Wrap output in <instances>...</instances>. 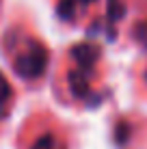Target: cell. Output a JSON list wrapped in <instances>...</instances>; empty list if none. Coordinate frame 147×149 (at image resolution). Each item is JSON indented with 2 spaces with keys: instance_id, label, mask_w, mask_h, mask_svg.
<instances>
[{
  "instance_id": "6da1fadb",
  "label": "cell",
  "mask_w": 147,
  "mask_h": 149,
  "mask_svg": "<svg viewBox=\"0 0 147 149\" xmlns=\"http://www.w3.org/2000/svg\"><path fill=\"white\" fill-rule=\"evenodd\" d=\"M48 65V50L39 41H33L22 54L13 58V71L24 80H35L45 71Z\"/></svg>"
},
{
  "instance_id": "7a4b0ae2",
  "label": "cell",
  "mask_w": 147,
  "mask_h": 149,
  "mask_svg": "<svg viewBox=\"0 0 147 149\" xmlns=\"http://www.w3.org/2000/svg\"><path fill=\"white\" fill-rule=\"evenodd\" d=\"M100 48L93 43H78L72 48V56L76 58V63H78V69H82L84 74L87 71L93 69V65L100 61Z\"/></svg>"
},
{
  "instance_id": "3957f363",
  "label": "cell",
  "mask_w": 147,
  "mask_h": 149,
  "mask_svg": "<svg viewBox=\"0 0 147 149\" xmlns=\"http://www.w3.org/2000/svg\"><path fill=\"white\" fill-rule=\"evenodd\" d=\"M67 86L69 93L76 100H87L89 97V80L82 69H69L67 71Z\"/></svg>"
},
{
  "instance_id": "277c9868",
  "label": "cell",
  "mask_w": 147,
  "mask_h": 149,
  "mask_svg": "<svg viewBox=\"0 0 147 149\" xmlns=\"http://www.w3.org/2000/svg\"><path fill=\"white\" fill-rule=\"evenodd\" d=\"M11 100H13V89L9 84V80L0 74V117L7 112V106L11 104Z\"/></svg>"
},
{
  "instance_id": "5b68a950",
  "label": "cell",
  "mask_w": 147,
  "mask_h": 149,
  "mask_svg": "<svg viewBox=\"0 0 147 149\" xmlns=\"http://www.w3.org/2000/svg\"><path fill=\"white\" fill-rule=\"evenodd\" d=\"M30 149H65V147L59 143L56 136L48 132V134H41V136H39L37 141L30 145Z\"/></svg>"
},
{
  "instance_id": "8992f818",
  "label": "cell",
  "mask_w": 147,
  "mask_h": 149,
  "mask_svg": "<svg viewBox=\"0 0 147 149\" xmlns=\"http://www.w3.org/2000/svg\"><path fill=\"white\" fill-rule=\"evenodd\" d=\"M106 13H108L110 22H119L125 15V4L121 0H108V7H106Z\"/></svg>"
},
{
  "instance_id": "52a82bcc",
  "label": "cell",
  "mask_w": 147,
  "mask_h": 149,
  "mask_svg": "<svg viewBox=\"0 0 147 149\" xmlns=\"http://www.w3.org/2000/svg\"><path fill=\"white\" fill-rule=\"evenodd\" d=\"M56 13L61 19H74L76 15V0H61V2L56 4Z\"/></svg>"
},
{
  "instance_id": "ba28073f",
  "label": "cell",
  "mask_w": 147,
  "mask_h": 149,
  "mask_svg": "<svg viewBox=\"0 0 147 149\" xmlns=\"http://www.w3.org/2000/svg\"><path fill=\"white\" fill-rule=\"evenodd\" d=\"M134 37L147 48V19H145V22H139L134 26Z\"/></svg>"
},
{
  "instance_id": "9c48e42d",
  "label": "cell",
  "mask_w": 147,
  "mask_h": 149,
  "mask_svg": "<svg viewBox=\"0 0 147 149\" xmlns=\"http://www.w3.org/2000/svg\"><path fill=\"white\" fill-rule=\"evenodd\" d=\"M128 132H130V125L125 121H121L117 125V130H115V141L117 143H125L128 141Z\"/></svg>"
},
{
  "instance_id": "30bf717a",
  "label": "cell",
  "mask_w": 147,
  "mask_h": 149,
  "mask_svg": "<svg viewBox=\"0 0 147 149\" xmlns=\"http://www.w3.org/2000/svg\"><path fill=\"white\" fill-rule=\"evenodd\" d=\"M78 2H82V4H91V2H95V0H78Z\"/></svg>"
},
{
  "instance_id": "8fae6325",
  "label": "cell",
  "mask_w": 147,
  "mask_h": 149,
  "mask_svg": "<svg viewBox=\"0 0 147 149\" xmlns=\"http://www.w3.org/2000/svg\"><path fill=\"white\" fill-rule=\"evenodd\" d=\"M145 78H147V76H145Z\"/></svg>"
}]
</instances>
